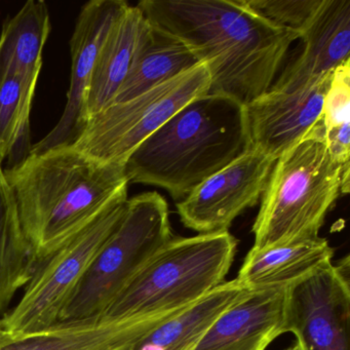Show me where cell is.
Segmentation results:
<instances>
[{"label": "cell", "mask_w": 350, "mask_h": 350, "mask_svg": "<svg viewBox=\"0 0 350 350\" xmlns=\"http://www.w3.org/2000/svg\"><path fill=\"white\" fill-rule=\"evenodd\" d=\"M137 7L153 27L181 40L206 65L208 93L245 106L269 91L299 40L243 0H143Z\"/></svg>", "instance_id": "6da1fadb"}, {"label": "cell", "mask_w": 350, "mask_h": 350, "mask_svg": "<svg viewBox=\"0 0 350 350\" xmlns=\"http://www.w3.org/2000/svg\"><path fill=\"white\" fill-rule=\"evenodd\" d=\"M276 159L252 148L194 188L176 204L182 224L198 234L228 231L261 200Z\"/></svg>", "instance_id": "30bf717a"}, {"label": "cell", "mask_w": 350, "mask_h": 350, "mask_svg": "<svg viewBox=\"0 0 350 350\" xmlns=\"http://www.w3.org/2000/svg\"><path fill=\"white\" fill-rule=\"evenodd\" d=\"M300 40L302 52L270 89H299L350 60V0H323Z\"/></svg>", "instance_id": "5bb4252c"}, {"label": "cell", "mask_w": 350, "mask_h": 350, "mask_svg": "<svg viewBox=\"0 0 350 350\" xmlns=\"http://www.w3.org/2000/svg\"><path fill=\"white\" fill-rule=\"evenodd\" d=\"M126 200L106 211L93 224L36 264L19 303L0 317L3 333L28 335L60 323L85 272L122 220Z\"/></svg>", "instance_id": "ba28073f"}, {"label": "cell", "mask_w": 350, "mask_h": 350, "mask_svg": "<svg viewBox=\"0 0 350 350\" xmlns=\"http://www.w3.org/2000/svg\"><path fill=\"white\" fill-rule=\"evenodd\" d=\"M5 171L38 263L128 200L124 165L100 163L72 145L30 153Z\"/></svg>", "instance_id": "7a4b0ae2"}, {"label": "cell", "mask_w": 350, "mask_h": 350, "mask_svg": "<svg viewBox=\"0 0 350 350\" xmlns=\"http://www.w3.org/2000/svg\"><path fill=\"white\" fill-rule=\"evenodd\" d=\"M243 3L282 29L304 33L323 0H243Z\"/></svg>", "instance_id": "cb8c5ba5"}, {"label": "cell", "mask_w": 350, "mask_h": 350, "mask_svg": "<svg viewBox=\"0 0 350 350\" xmlns=\"http://www.w3.org/2000/svg\"><path fill=\"white\" fill-rule=\"evenodd\" d=\"M333 247L321 237L251 249L235 280L249 291L288 288L333 263Z\"/></svg>", "instance_id": "2e32d148"}, {"label": "cell", "mask_w": 350, "mask_h": 350, "mask_svg": "<svg viewBox=\"0 0 350 350\" xmlns=\"http://www.w3.org/2000/svg\"><path fill=\"white\" fill-rule=\"evenodd\" d=\"M333 71L299 89L267 93L247 107L252 146L274 159L306 138L321 122Z\"/></svg>", "instance_id": "7c38bea8"}, {"label": "cell", "mask_w": 350, "mask_h": 350, "mask_svg": "<svg viewBox=\"0 0 350 350\" xmlns=\"http://www.w3.org/2000/svg\"><path fill=\"white\" fill-rule=\"evenodd\" d=\"M150 32L151 25L144 14L137 5H129L98 56L85 100L87 122L113 102Z\"/></svg>", "instance_id": "9a60e30c"}, {"label": "cell", "mask_w": 350, "mask_h": 350, "mask_svg": "<svg viewBox=\"0 0 350 350\" xmlns=\"http://www.w3.org/2000/svg\"><path fill=\"white\" fill-rule=\"evenodd\" d=\"M349 174L332 159L323 124L276 159L253 226V250L319 237Z\"/></svg>", "instance_id": "5b68a950"}, {"label": "cell", "mask_w": 350, "mask_h": 350, "mask_svg": "<svg viewBox=\"0 0 350 350\" xmlns=\"http://www.w3.org/2000/svg\"><path fill=\"white\" fill-rule=\"evenodd\" d=\"M50 33V13L42 0H29L13 18H9L0 36V81L14 75L38 83L42 53Z\"/></svg>", "instance_id": "e0dca14e"}, {"label": "cell", "mask_w": 350, "mask_h": 350, "mask_svg": "<svg viewBox=\"0 0 350 350\" xmlns=\"http://www.w3.org/2000/svg\"><path fill=\"white\" fill-rule=\"evenodd\" d=\"M237 247L229 231L173 237L98 321H126L142 339L223 284Z\"/></svg>", "instance_id": "277c9868"}, {"label": "cell", "mask_w": 350, "mask_h": 350, "mask_svg": "<svg viewBox=\"0 0 350 350\" xmlns=\"http://www.w3.org/2000/svg\"><path fill=\"white\" fill-rule=\"evenodd\" d=\"M134 343L124 321L58 323L28 335L0 336V350H129Z\"/></svg>", "instance_id": "d6986e66"}, {"label": "cell", "mask_w": 350, "mask_h": 350, "mask_svg": "<svg viewBox=\"0 0 350 350\" xmlns=\"http://www.w3.org/2000/svg\"><path fill=\"white\" fill-rule=\"evenodd\" d=\"M0 157V315L36 267L34 249L20 222L17 202Z\"/></svg>", "instance_id": "ffe728a7"}, {"label": "cell", "mask_w": 350, "mask_h": 350, "mask_svg": "<svg viewBox=\"0 0 350 350\" xmlns=\"http://www.w3.org/2000/svg\"><path fill=\"white\" fill-rule=\"evenodd\" d=\"M325 141L332 159L350 173V60L333 71L321 112Z\"/></svg>", "instance_id": "603a6c76"}, {"label": "cell", "mask_w": 350, "mask_h": 350, "mask_svg": "<svg viewBox=\"0 0 350 350\" xmlns=\"http://www.w3.org/2000/svg\"><path fill=\"white\" fill-rule=\"evenodd\" d=\"M200 64L196 55L181 40L151 25L144 48L111 104L133 99Z\"/></svg>", "instance_id": "44dd1931"}, {"label": "cell", "mask_w": 350, "mask_h": 350, "mask_svg": "<svg viewBox=\"0 0 350 350\" xmlns=\"http://www.w3.org/2000/svg\"><path fill=\"white\" fill-rule=\"evenodd\" d=\"M252 148L247 107L208 93L143 141L129 157L124 172L129 183L157 186L181 200Z\"/></svg>", "instance_id": "3957f363"}, {"label": "cell", "mask_w": 350, "mask_h": 350, "mask_svg": "<svg viewBox=\"0 0 350 350\" xmlns=\"http://www.w3.org/2000/svg\"><path fill=\"white\" fill-rule=\"evenodd\" d=\"M247 291L237 280L224 282L193 306L133 344L129 350H194L213 323Z\"/></svg>", "instance_id": "ac0fdd59"}, {"label": "cell", "mask_w": 350, "mask_h": 350, "mask_svg": "<svg viewBox=\"0 0 350 350\" xmlns=\"http://www.w3.org/2000/svg\"><path fill=\"white\" fill-rule=\"evenodd\" d=\"M1 334H3V331H1V327H0V336H1Z\"/></svg>", "instance_id": "d4e9b609"}, {"label": "cell", "mask_w": 350, "mask_h": 350, "mask_svg": "<svg viewBox=\"0 0 350 350\" xmlns=\"http://www.w3.org/2000/svg\"><path fill=\"white\" fill-rule=\"evenodd\" d=\"M36 83L19 75L0 81V157L16 167L31 152L30 111Z\"/></svg>", "instance_id": "7402d4cb"}, {"label": "cell", "mask_w": 350, "mask_h": 350, "mask_svg": "<svg viewBox=\"0 0 350 350\" xmlns=\"http://www.w3.org/2000/svg\"><path fill=\"white\" fill-rule=\"evenodd\" d=\"M172 239L169 206L159 192L128 198L122 220L98 252L59 323L98 321Z\"/></svg>", "instance_id": "8992f818"}, {"label": "cell", "mask_w": 350, "mask_h": 350, "mask_svg": "<svg viewBox=\"0 0 350 350\" xmlns=\"http://www.w3.org/2000/svg\"><path fill=\"white\" fill-rule=\"evenodd\" d=\"M286 288L247 291L226 309L194 350H265L284 334Z\"/></svg>", "instance_id": "4fadbf2b"}, {"label": "cell", "mask_w": 350, "mask_h": 350, "mask_svg": "<svg viewBox=\"0 0 350 350\" xmlns=\"http://www.w3.org/2000/svg\"><path fill=\"white\" fill-rule=\"evenodd\" d=\"M206 65L128 100L113 103L88 120L72 146L96 161L124 165L135 149L176 112L210 91Z\"/></svg>", "instance_id": "52a82bcc"}, {"label": "cell", "mask_w": 350, "mask_h": 350, "mask_svg": "<svg viewBox=\"0 0 350 350\" xmlns=\"http://www.w3.org/2000/svg\"><path fill=\"white\" fill-rule=\"evenodd\" d=\"M349 257L286 288L284 334L288 350H350Z\"/></svg>", "instance_id": "9c48e42d"}, {"label": "cell", "mask_w": 350, "mask_h": 350, "mask_svg": "<svg viewBox=\"0 0 350 350\" xmlns=\"http://www.w3.org/2000/svg\"><path fill=\"white\" fill-rule=\"evenodd\" d=\"M124 0H92L81 8L70 40L71 77L62 118L30 153L72 145L85 124V100L100 51L114 24L128 8Z\"/></svg>", "instance_id": "8fae6325"}]
</instances>
